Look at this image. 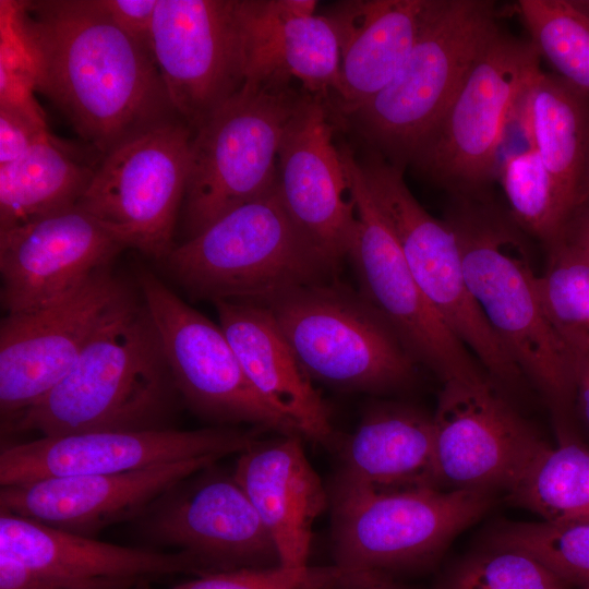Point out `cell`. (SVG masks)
Masks as SVG:
<instances>
[{
    "instance_id": "6da1fadb",
    "label": "cell",
    "mask_w": 589,
    "mask_h": 589,
    "mask_svg": "<svg viewBox=\"0 0 589 589\" xmlns=\"http://www.w3.org/2000/svg\"><path fill=\"white\" fill-rule=\"evenodd\" d=\"M16 8L35 61L36 91L101 156L180 119L151 51L97 0L16 1Z\"/></svg>"
},
{
    "instance_id": "7a4b0ae2",
    "label": "cell",
    "mask_w": 589,
    "mask_h": 589,
    "mask_svg": "<svg viewBox=\"0 0 589 589\" xmlns=\"http://www.w3.org/2000/svg\"><path fill=\"white\" fill-rule=\"evenodd\" d=\"M468 288L493 332L552 411L556 438L574 434V356L544 314L527 233L483 191L454 195L444 218Z\"/></svg>"
},
{
    "instance_id": "3957f363",
    "label": "cell",
    "mask_w": 589,
    "mask_h": 589,
    "mask_svg": "<svg viewBox=\"0 0 589 589\" xmlns=\"http://www.w3.org/2000/svg\"><path fill=\"white\" fill-rule=\"evenodd\" d=\"M180 400L152 318L129 289L68 374L4 430L57 436L169 429Z\"/></svg>"
},
{
    "instance_id": "277c9868",
    "label": "cell",
    "mask_w": 589,
    "mask_h": 589,
    "mask_svg": "<svg viewBox=\"0 0 589 589\" xmlns=\"http://www.w3.org/2000/svg\"><path fill=\"white\" fill-rule=\"evenodd\" d=\"M161 265L191 298L213 303L261 302L337 272L290 216L278 187L176 244Z\"/></svg>"
},
{
    "instance_id": "5b68a950",
    "label": "cell",
    "mask_w": 589,
    "mask_h": 589,
    "mask_svg": "<svg viewBox=\"0 0 589 589\" xmlns=\"http://www.w3.org/2000/svg\"><path fill=\"white\" fill-rule=\"evenodd\" d=\"M496 3L435 0L406 62L390 83L348 115L372 152L400 167L440 118L498 29Z\"/></svg>"
},
{
    "instance_id": "8992f818",
    "label": "cell",
    "mask_w": 589,
    "mask_h": 589,
    "mask_svg": "<svg viewBox=\"0 0 589 589\" xmlns=\"http://www.w3.org/2000/svg\"><path fill=\"white\" fill-rule=\"evenodd\" d=\"M303 95L291 84H244L193 132L180 212L185 240L277 188L280 143Z\"/></svg>"
},
{
    "instance_id": "52a82bcc",
    "label": "cell",
    "mask_w": 589,
    "mask_h": 589,
    "mask_svg": "<svg viewBox=\"0 0 589 589\" xmlns=\"http://www.w3.org/2000/svg\"><path fill=\"white\" fill-rule=\"evenodd\" d=\"M308 376L354 392L390 393L417 380V362L359 291L335 278L261 302Z\"/></svg>"
},
{
    "instance_id": "ba28073f",
    "label": "cell",
    "mask_w": 589,
    "mask_h": 589,
    "mask_svg": "<svg viewBox=\"0 0 589 589\" xmlns=\"http://www.w3.org/2000/svg\"><path fill=\"white\" fill-rule=\"evenodd\" d=\"M328 496L335 565L388 577L434 564L494 503L484 490L375 491L338 479Z\"/></svg>"
},
{
    "instance_id": "9c48e42d",
    "label": "cell",
    "mask_w": 589,
    "mask_h": 589,
    "mask_svg": "<svg viewBox=\"0 0 589 589\" xmlns=\"http://www.w3.org/2000/svg\"><path fill=\"white\" fill-rule=\"evenodd\" d=\"M540 72L532 43L498 27L409 164L453 196L488 191L507 119Z\"/></svg>"
},
{
    "instance_id": "30bf717a",
    "label": "cell",
    "mask_w": 589,
    "mask_h": 589,
    "mask_svg": "<svg viewBox=\"0 0 589 589\" xmlns=\"http://www.w3.org/2000/svg\"><path fill=\"white\" fill-rule=\"evenodd\" d=\"M359 163L366 188L430 304L502 392H521L527 380L474 301L448 225L420 205L404 180V169L374 152Z\"/></svg>"
},
{
    "instance_id": "8fae6325",
    "label": "cell",
    "mask_w": 589,
    "mask_h": 589,
    "mask_svg": "<svg viewBox=\"0 0 589 589\" xmlns=\"http://www.w3.org/2000/svg\"><path fill=\"white\" fill-rule=\"evenodd\" d=\"M192 135L175 119L123 142L103 156L76 206L161 263L176 245Z\"/></svg>"
},
{
    "instance_id": "7c38bea8",
    "label": "cell",
    "mask_w": 589,
    "mask_h": 589,
    "mask_svg": "<svg viewBox=\"0 0 589 589\" xmlns=\"http://www.w3.org/2000/svg\"><path fill=\"white\" fill-rule=\"evenodd\" d=\"M339 153L354 202L357 229L347 259L359 293L381 315L419 364L444 383L478 380L486 373L446 326L414 280L400 247L376 207L360 163L341 145Z\"/></svg>"
},
{
    "instance_id": "4fadbf2b",
    "label": "cell",
    "mask_w": 589,
    "mask_h": 589,
    "mask_svg": "<svg viewBox=\"0 0 589 589\" xmlns=\"http://www.w3.org/2000/svg\"><path fill=\"white\" fill-rule=\"evenodd\" d=\"M137 291L156 329L177 390L194 412L221 423H250L281 435L297 425L271 406L247 377L219 324L179 298L145 267Z\"/></svg>"
},
{
    "instance_id": "5bb4252c",
    "label": "cell",
    "mask_w": 589,
    "mask_h": 589,
    "mask_svg": "<svg viewBox=\"0 0 589 589\" xmlns=\"http://www.w3.org/2000/svg\"><path fill=\"white\" fill-rule=\"evenodd\" d=\"M134 522L146 541L190 554L203 575L280 566L245 492L215 464L168 489Z\"/></svg>"
},
{
    "instance_id": "9a60e30c",
    "label": "cell",
    "mask_w": 589,
    "mask_h": 589,
    "mask_svg": "<svg viewBox=\"0 0 589 589\" xmlns=\"http://www.w3.org/2000/svg\"><path fill=\"white\" fill-rule=\"evenodd\" d=\"M128 290L108 266L55 302L5 314L0 324L2 429L68 374L93 333Z\"/></svg>"
},
{
    "instance_id": "2e32d148",
    "label": "cell",
    "mask_w": 589,
    "mask_h": 589,
    "mask_svg": "<svg viewBox=\"0 0 589 589\" xmlns=\"http://www.w3.org/2000/svg\"><path fill=\"white\" fill-rule=\"evenodd\" d=\"M149 51L192 132L244 85L236 0H157Z\"/></svg>"
},
{
    "instance_id": "e0dca14e",
    "label": "cell",
    "mask_w": 589,
    "mask_h": 589,
    "mask_svg": "<svg viewBox=\"0 0 589 589\" xmlns=\"http://www.w3.org/2000/svg\"><path fill=\"white\" fill-rule=\"evenodd\" d=\"M432 417L442 490L507 492L546 443L488 376L444 382Z\"/></svg>"
},
{
    "instance_id": "ac0fdd59",
    "label": "cell",
    "mask_w": 589,
    "mask_h": 589,
    "mask_svg": "<svg viewBox=\"0 0 589 589\" xmlns=\"http://www.w3.org/2000/svg\"><path fill=\"white\" fill-rule=\"evenodd\" d=\"M262 429L217 426L140 431H95L4 446L0 452V485L46 478L115 474L148 467L240 454Z\"/></svg>"
},
{
    "instance_id": "d6986e66",
    "label": "cell",
    "mask_w": 589,
    "mask_h": 589,
    "mask_svg": "<svg viewBox=\"0 0 589 589\" xmlns=\"http://www.w3.org/2000/svg\"><path fill=\"white\" fill-rule=\"evenodd\" d=\"M124 249L79 206L0 230L1 306L8 314L55 302Z\"/></svg>"
},
{
    "instance_id": "ffe728a7",
    "label": "cell",
    "mask_w": 589,
    "mask_h": 589,
    "mask_svg": "<svg viewBox=\"0 0 589 589\" xmlns=\"http://www.w3.org/2000/svg\"><path fill=\"white\" fill-rule=\"evenodd\" d=\"M325 99L304 92L278 152V192L299 228L337 268L357 214Z\"/></svg>"
},
{
    "instance_id": "44dd1931",
    "label": "cell",
    "mask_w": 589,
    "mask_h": 589,
    "mask_svg": "<svg viewBox=\"0 0 589 589\" xmlns=\"http://www.w3.org/2000/svg\"><path fill=\"white\" fill-rule=\"evenodd\" d=\"M217 460L202 457L123 473L46 478L1 486L0 512L93 538L111 525L134 521L168 489Z\"/></svg>"
},
{
    "instance_id": "7402d4cb",
    "label": "cell",
    "mask_w": 589,
    "mask_h": 589,
    "mask_svg": "<svg viewBox=\"0 0 589 589\" xmlns=\"http://www.w3.org/2000/svg\"><path fill=\"white\" fill-rule=\"evenodd\" d=\"M313 0H236L244 56V84H291L306 93L339 96L340 49Z\"/></svg>"
},
{
    "instance_id": "603a6c76",
    "label": "cell",
    "mask_w": 589,
    "mask_h": 589,
    "mask_svg": "<svg viewBox=\"0 0 589 589\" xmlns=\"http://www.w3.org/2000/svg\"><path fill=\"white\" fill-rule=\"evenodd\" d=\"M300 435L256 441L239 454L233 478L253 504L279 554L280 566H308L312 530L329 503Z\"/></svg>"
},
{
    "instance_id": "cb8c5ba5",
    "label": "cell",
    "mask_w": 589,
    "mask_h": 589,
    "mask_svg": "<svg viewBox=\"0 0 589 589\" xmlns=\"http://www.w3.org/2000/svg\"><path fill=\"white\" fill-rule=\"evenodd\" d=\"M0 513V552L61 580L84 584L142 578L154 581L180 574L203 575L196 561L182 551L111 544Z\"/></svg>"
},
{
    "instance_id": "d4e9b609",
    "label": "cell",
    "mask_w": 589,
    "mask_h": 589,
    "mask_svg": "<svg viewBox=\"0 0 589 589\" xmlns=\"http://www.w3.org/2000/svg\"><path fill=\"white\" fill-rule=\"evenodd\" d=\"M219 326L256 392L290 419L302 436H334L327 405L312 384L271 312L247 301H216Z\"/></svg>"
},
{
    "instance_id": "484cf974",
    "label": "cell",
    "mask_w": 589,
    "mask_h": 589,
    "mask_svg": "<svg viewBox=\"0 0 589 589\" xmlns=\"http://www.w3.org/2000/svg\"><path fill=\"white\" fill-rule=\"evenodd\" d=\"M435 0H352L324 15L340 49L341 110L349 113L385 88L410 55Z\"/></svg>"
},
{
    "instance_id": "4316f807",
    "label": "cell",
    "mask_w": 589,
    "mask_h": 589,
    "mask_svg": "<svg viewBox=\"0 0 589 589\" xmlns=\"http://www.w3.org/2000/svg\"><path fill=\"white\" fill-rule=\"evenodd\" d=\"M335 479L375 491L441 489L433 417L408 405L371 407L341 444Z\"/></svg>"
},
{
    "instance_id": "83f0119b",
    "label": "cell",
    "mask_w": 589,
    "mask_h": 589,
    "mask_svg": "<svg viewBox=\"0 0 589 589\" xmlns=\"http://www.w3.org/2000/svg\"><path fill=\"white\" fill-rule=\"evenodd\" d=\"M529 113L534 147L567 218L589 168V95L541 71L529 89Z\"/></svg>"
},
{
    "instance_id": "f1b7e54d",
    "label": "cell",
    "mask_w": 589,
    "mask_h": 589,
    "mask_svg": "<svg viewBox=\"0 0 589 589\" xmlns=\"http://www.w3.org/2000/svg\"><path fill=\"white\" fill-rule=\"evenodd\" d=\"M93 173L53 136L36 143L0 166V230L76 206Z\"/></svg>"
},
{
    "instance_id": "f546056e",
    "label": "cell",
    "mask_w": 589,
    "mask_h": 589,
    "mask_svg": "<svg viewBox=\"0 0 589 589\" xmlns=\"http://www.w3.org/2000/svg\"><path fill=\"white\" fill-rule=\"evenodd\" d=\"M506 494L546 522L589 521V447L578 436L545 443Z\"/></svg>"
},
{
    "instance_id": "4dcf8cb0",
    "label": "cell",
    "mask_w": 589,
    "mask_h": 589,
    "mask_svg": "<svg viewBox=\"0 0 589 589\" xmlns=\"http://www.w3.org/2000/svg\"><path fill=\"white\" fill-rule=\"evenodd\" d=\"M516 10L540 58L589 95V19L570 0H520Z\"/></svg>"
},
{
    "instance_id": "1f68e13d",
    "label": "cell",
    "mask_w": 589,
    "mask_h": 589,
    "mask_svg": "<svg viewBox=\"0 0 589 589\" xmlns=\"http://www.w3.org/2000/svg\"><path fill=\"white\" fill-rule=\"evenodd\" d=\"M496 178L516 224L548 248L556 238L566 212L555 183L534 146L510 152L498 160Z\"/></svg>"
},
{
    "instance_id": "d6a6232c",
    "label": "cell",
    "mask_w": 589,
    "mask_h": 589,
    "mask_svg": "<svg viewBox=\"0 0 589 589\" xmlns=\"http://www.w3.org/2000/svg\"><path fill=\"white\" fill-rule=\"evenodd\" d=\"M486 541L528 554L573 589L589 588V521L507 522L492 530Z\"/></svg>"
},
{
    "instance_id": "836d02e7",
    "label": "cell",
    "mask_w": 589,
    "mask_h": 589,
    "mask_svg": "<svg viewBox=\"0 0 589 589\" xmlns=\"http://www.w3.org/2000/svg\"><path fill=\"white\" fill-rule=\"evenodd\" d=\"M540 301L552 329L573 354H589V263L549 251L537 280Z\"/></svg>"
},
{
    "instance_id": "e575fe53",
    "label": "cell",
    "mask_w": 589,
    "mask_h": 589,
    "mask_svg": "<svg viewBox=\"0 0 589 589\" xmlns=\"http://www.w3.org/2000/svg\"><path fill=\"white\" fill-rule=\"evenodd\" d=\"M441 589H573L526 553L486 545L461 558Z\"/></svg>"
},
{
    "instance_id": "d590c367",
    "label": "cell",
    "mask_w": 589,
    "mask_h": 589,
    "mask_svg": "<svg viewBox=\"0 0 589 589\" xmlns=\"http://www.w3.org/2000/svg\"><path fill=\"white\" fill-rule=\"evenodd\" d=\"M383 575L359 573L337 565L287 568H248L212 573L170 589H353L372 584Z\"/></svg>"
},
{
    "instance_id": "8d00e7d4",
    "label": "cell",
    "mask_w": 589,
    "mask_h": 589,
    "mask_svg": "<svg viewBox=\"0 0 589 589\" xmlns=\"http://www.w3.org/2000/svg\"><path fill=\"white\" fill-rule=\"evenodd\" d=\"M36 68L20 23L16 1H0V108L20 112L47 124L34 96Z\"/></svg>"
},
{
    "instance_id": "74e56055",
    "label": "cell",
    "mask_w": 589,
    "mask_h": 589,
    "mask_svg": "<svg viewBox=\"0 0 589 589\" xmlns=\"http://www.w3.org/2000/svg\"><path fill=\"white\" fill-rule=\"evenodd\" d=\"M50 136L47 124L14 110L0 108V166L16 160L33 145Z\"/></svg>"
},
{
    "instance_id": "f35d334b",
    "label": "cell",
    "mask_w": 589,
    "mask_h": 589,
    "mask_svg": "<svg viewBox=\"0 0 589 589\" xmlns=\"http://www.w3.org/2000/svg\"><path fill=\"white\" fill-rule=\"evenodd\" d=\"M106 14L130 37L149 50L157 0H97Z\"/></svg>"
},
{
    "instance_id": "ab89813d",
    "label": "cell",
    "mask_w": 589,
    "mask_h": 589,
    "mask_svg": "<svg viewBox=\"0 0 589 589\" xmlns=\"http://www.w3.org/2000/svg\"><path fill=\"white\" fill-rule=\"evenodd\" d=\"M589 263V204L575 207L546 248Z\"/></svg>"
},
{
    "instance_id": "60d3db41",
    "label": "cell",
    "mask_w": 589,
    "mask_h": 589,
    "mask_svg": "<svg viewBox=\"0 0 589 589\" xmlns=\"http://www.w3.org/2000/svg\"><path fill=\"white\" fill-rule=\"evenodd\" d=\"M576 402L589 428V354L574 356Z\"/></svg>"
},
{
    "instance_id": "b9f144b4",
    "label": "cell",
    "mask_w": 589,
    "mask_h": 589,
    "mask_svg": "<svg viewBox=\"0 0 589 589\" xmlns=\"http://www.w3.org/2000/svg\"><path fill=\"white\" fill-rule=\"evenodd\" d=\"M152 582L142 578L105 579L77 589H152Z\"/></svg>"
},
{
    "instance_id": "7bdbcfd3",
    "label": "cell",
    "mask_w": 589,
    "mask_h": 589,
    "mask_svg": "<svg viewBox=\"0 0 589 589\" xmlns=\"http://www.w3.org/2000/svg\"><path fill=\"white\" fill-rule=\"evenodd\" d=\"M353 589H411V588H408L406 586H402L398 582H395L392 577H383L372 584H369L366 586H362V587H359V588H353ZM433 589H441L440 586L437 585L435 588Z\"/></svg>"
},
{
    "instance_id": "ee69618b",
    "label": "cell",
    "mask_w": 589,
    "mask_h": 589,
    "mask_svg": "<svg viewBox=\"0 0 589 589\" xmlns=\"http://www.w3.org/2000/svg\"><path fill=\"white\" fill-rule=\"evenodd\" d=\"M584 204H589V168H588V171H587V175H586V178H585L581 191H580L579 199L575 207L579 205H584Z\"/></svg>"
},
{
    "instance_id": "f6af8a7d",
    "label": "cell",
    "mask_w": 589,
    "mask_h": 589,
    "mask_svg": "<svg viewBox=\"0 0 589 589\" xmlns=\"http://www.w3.org/2000/svg\"><path fill=\"white\" fill-rule=\"evenodd\" d=\"M573 5L589 19V1H572Z\"/></svg>"
},
{
    "instance_id": "bcb514c9",
    "label": "cell",
    "mask_w": 589,
    "mask_h": 589,
    "mask_svg": "<svg viewBox=\"0 0 589 589\" xmlns=\"http://www.w3.org/2000/svg\"><path fill=\"white\" fill-rule=\"evenodd\" d=\"M582 589H589V588H582Z\"/></svg>"
}]
</instances>
